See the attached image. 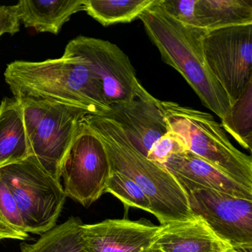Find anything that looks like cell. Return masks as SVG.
Here are the masks:
<instances>
[{
  "label": "cell",
  "mask_w": 252,
  "mask_h": 252,
  "mask_svg": "<svg viewBox=\"0 0 252 252\" xmlns=\"http://www.w3.org/2000/svg\"><path fill=\"white\" fill-rule=\"evenodd\" d=\"M82 220L71 216L44 233L33 243H23L21 252H88L82 237Z\"/></svg>",
  "instance_id": "d6986e66"
},
{
  "label": "cell",
  "mask_w": 252,
  "mask_h": 252,
  "mask_svg": "<svg viewBox=\"0 0 252 252\" xmlns=\"http://www.w3.org/2000/svg\"><path fill=\"white\" fill-rule=\"evenodd\" d=\"M105 193H110L120 200L125 209L133 207L152 214L151 203L148 197L132 180L123 174L112 170Z\"/></svg>",
  "instance_id": "7402d4cb"
},
{
  "label": "cell",
  "mask_w": 252,
  "mask_h": 252,
  "mask_svg": "<svg viewBox=\"0 0 252 252\" xmlns=\"http://www.w3.org/2000/svg\"><path fill=\"white\" fill-rule=\"evenodd\" d=\"M158 0H84V11L104 27L129 23Z\"/></svg>",
  "instance_id": "ac0fdd59"
},
{
  "label": "cell",
  "mask_w": 252,
  "mask_h": 252,
  "mask_svg": "<svg viewBox=\"0 0 252 252\" xmlns=\"http://www.w3.org/2000/svg\"><path fill=\"white\" fill-rule=\"evenodd\" d=\"M221 126L243 148L252 152V80L221 120Z\"/></svg>",
  "instance_id": "ffe728a7"
},
{
  "label": "cell",
  "mask_w": 252,
  "mask_h": 252,
  "mask_svg": "<svg viewBox=\"0 0 252 252\" xmlns=\"http://www.w3.org/2000/svg\"><path fill=\"white\" fill-rule=\"evenodd\" d=\"M195 17L199 29L206 32L252 24V0H197Z\"/></svg>",
  "instance_id": "e0dca14e"
},
{
  "label": "cell",
  "mask_w": 252,
  "mask_h": 252,
  "mask_svg": "<svg viewBox=\"0 0 252 252\" xmlns=\"http://www.w3.org/2000/svg\"><path fill=\"white\" fill-rule=\"evenodd\" d=\"M20 22L17 5L0 6V36L4 33H9L13 36L18 33Z\"/></svg>",
  "instance_id": "d4e9b609"
},
{
  "label": "cell",
  "mask_w": 252,
  "mask_h": 252,
  "mask_svg": "<svg viewBox=\"0 0 252 252\" xmlns=\"http://www.w3.org/2000/svg\"><path fill=\"white\" fill-rule=\"evenodd\" d=\"M4 76L15 99L48 100L83 109L94 116L110 110L92 67L77 56L63 54L38 63L13 62Z\"/></svg>",
  "instance_id": "6da1fadb"
},
{
  "label": "cell",
  "mask_w": 252,
  "mask_h": 252,
  "mask_svg": "<svg viewBox=\"0 0 252 252\" xmlns=\"http://www.w3.org/2000/svg\"><path fill=\"white\" fill-rule=\"evenodd\" d=\"M168 130L181 137L187 150L242 185L252 189V159L237 150L220 124L206 112L160 101Z\"/></svg>",
  "instance_id": "277c9868"
},
{
  "label": "cell",
  "mask_w": 252,
  "mask_h": 252,
  "mask_svg": "<svg viewBox=\"0 0 252 252\" xmlns=\"http://www.w3.org/2000/svg\"><path fill=\"white\" fill-rule=\"evenodd\" d=\"M233 246L220 238L198 217L159 225L154 252H228Z\"/></svg>",
  "instance_id": "5bb4252c"
},
{
  "label": "cell",
  "mask_w": 252,
  "mask_h": 252,
  "mask_svg": "<svg viewBox=\"0 0 252 252\" xmlns=\"http://www.w3.org/2000/svg\"><path fill=\"white\" fill-rule=\"evenodd\" d=\"M194 217L232 246H252V200L206 188L184 189Z\"/></svg>",
  "instance_id": "30bf717a"
},
{
  "label": "cell",
  "mask_w": 252,
  "mask_h": 252,
  "mask_svg": "<svg viewBox=\"0 0 252 252\" xmlns=\"http://www.w3.org/2000/svg\"><path fill=\"white\" fill-rule=\"evenodd\" d=\"M31 156L22 104L5 98L0 104V168Z\"/></svg>",
  "instance_id": "9a60e30c"
},
{
  "label": "cell",
  "mask_w": 252,
  "mask_h": 252,
  "mask_svg": "<svg viewBox=\"0 0 252 252\" xmlns=\"http://www.w3.org/2000/svg\"><path fill=\"white\" fill-rule=\"evenodd\" d=\"M22 104L31 156L54 178L61 181L63 160L79 125L89 113L48 100L18 98Z\"/></svg>",
  "instance_id": "5b68a950"
},
{
  "label": "cell",
  "mask_w": 252,
  "mask_h": 252,
  "mask_svg": "<svg viewBox=\"0 0 252 252\" xmlns=\"http://www.w3.org/2000/svg\"><path fill=\"white\" fill-rule=\"evenodd\" d=\"M158 230L146 220L110 219L83 224L82 237L88 252H154Z\"/></svg>",
  "instance_id": "8fae6325"
},
{
  "label": "cell",
  "mask_w": 252,
  "mask_h": 252,
  "mask_svg": "<svg viewBox=\"0 0 252 252\" xmlns=\"http://www.w3.org/2000/svg\"><path fill=\"white\" fill-rule=\"evenodd\" d=\"M228 252H252V246L243 245V246H233Z\"/></svg>",
  "instance_id": "484cf974"
},
{
  "label": "cell",
  "mask_w": 252,
  "mask_h": 252,
  "mask_svg": "<svg viewBox=\"0 0 252 252\" xmlns=\"http://www.w3.org/2000/svg\"><path fill=\"white\" fill-rule=\"evenodd\" d=\"M162 60L178 72L202 104L222 120L231 107L223 88L214 77L205 60L203 38L206 31L186 26L159 5L144 11L139 18Z\"/></svg>",
  "instance_id": "3957f363"
},
{
  "label": "cell",
  "mask_w": 252,
  "mask_h": 252,
  "mask_svg": "<svg viewBox=\"0 0 252 252\" xmlns=\"http://www.w3.org/2000/svg\"><path fill=\"white\" fill-rule=\"evenodd\" d=\"M84 122L102 141L112 170L138 184L151 203L152 214L160 225L194 218L187 193L163 165L147 158L132 145L112 119L88 115Z\"/></svg>",
  "instance_id": "7a4b0ae2"
},
{
  "label": "cell",
  "mask_w": 252,
  "mask_h": 252,
  "mask_svg": "<svg viewBox=\"0 0 252 252\" xmlns=\"http://www.w3.org/2000/svg\"><path fill=\"white\" fill-rule=\"evenodd\" d=\"M196 2L197 0H159V5L183 24L198 28L195 17Z\"/></svg>",
  "instance_id": "cb8c5ba5"
},
{
  "label": "cell",
  "mask_w": 252,
  "mask_h": 252,
  "mask_svg": "<svg viewBox=\"0 0 252 252\" xmlns=\"http://www.w3.org/2000/svg\"><path fill=\"white\" fill-rule=\"evenodd\" d=\"M163 166L184 189H211L252 200V189L242 185L188 150L172 156Z\"/></svg>",
  "instance_id": "4fadbf2b"
},
{
  "label": "cell",
  "mask_w": 252,
  "mask_h": 252,
  "mask_svg": "<svg viewBox=\"0 0 252 252\" xmlns=\"http://www.w3.org/2000/svg\"><path fill=\"white\" fill-rule=\"evenodd\" d=\"M64 54L89 63L109 105L132 101L148 92L137 79L128 56L109 41L78 36L67 44Z\"/></svg>",
  "instance_id": "9c48e42d"
},
{
  "label": "cell",
  "mask_w": 252,
  "mask_h": 252,
  "mask_svg": "<svg viewBox=\"0 0 252 252\" xmlns=\"http://www.w3.org/2000/svg\"><path fill=\"white\" fill-rule=\"evenodd\" d=\"M203 48L208 67L232 105L252 80V24L206 32Z\"/></svg>",
  "instance_id": "ba28073f"
},
{
  "label": "cell",
  "mask_w": 252,
  "mask_h": 252,
  "mask_svg": "<svg viewBox=\"0 0 252 252\" xmlns=\"http://www.w3.org/2000/svg\"><path fill=\"white\" fill-rule=\"evenodd\" d=\"M29 233L42 235L57 225L65 203L61 181L50 175L34 156L0 168Z\"/></svg>",
  "instance_id": "8992f818"
},
{
  "label": "cell",
  "mask_w": 252,
  "mask_h": 252,
  "mask_svg": "<svg viewBox=\"0 0 252 252\" xmlns=\"http://www.w3.org/2000/svg\"><path fill=\"white\" fill-rule=\"evenodd\" d=\"M187 151V147L179 135L168 130L152 147L147 158L159 164L163 165L175 155Z\"/></svg>",
  "instance_id": "603a6c76"
},
{
  "label": "cell",
  "mask_w": 252,
  "mask_h": 252,
  "mask_svg": "<svg viewBox=\"0 0 252 252\" xmlns=\"http://www.w3.org/2000/svg\"><path fill=\"white\" fill-rule=\"evenodd\" d=\"M111 172L102 141L83 119L62 163L66 196L89 207L105 193Z\"/></svg>",
  "instance_id": "52a82bcc"
},
{
  "label": "cell",
  "mask_w": 252,
  "mask_h": 252,
  "mask_svg": "<svg viewBox=\"0 0 252 252\" xmlns=\"http://www.w3.org/2000/svg\"><path fill=\"white\" fill-rule=\"evenodd\" d=\"M17 5L26 28L53 34H58L73 14L84 11V0H21Z\"/></svg>",
  "instance_id": "2e32d148"
},
{
  "label": "cell",
  "mask_w": 252,
  "mask_h": 252,
  "mask_svg": "<svg viewBox=\"0 0 252 252\" xmlns=\"http://www.w3.org/2000/svg\"><path fill=\"white\" fill-rule=\"evenodd\" d=\"M101 116L116 122L146 157L155 143L168 132L160 101L149 92L132 101L110 104V110Z\"/></svg>",
  "instance_id": "7c38bea8"
},
{
  "label": "cell",
  "mask_w": 252,
  "mask_h": 252,
  "mask_svg": "<svg viewBox=\"0 0 252 252\" xmlns=\"http://www.w3.org/2000/svg\"><path fill=\"white\" fill-rule=\"evenodd\" d=\"M29 233L11 190L0 178V240H27Z\"/></svg>",
  "instance_id": "44dd1931"
}]
</instances>
